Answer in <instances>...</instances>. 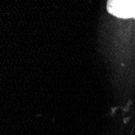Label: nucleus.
I'll return each mask as SVG.
<instances>
[{"instance_id": "obj_1", "label": "nucleus", "mask_w": 135, "mask_h": 135, "mask_svg": "<svg viewBox=\"0 0 135 135\" xmlns=\"http://www.w3.org/2000/svg\"><path fill=\"white\" fill-rule=\"evenodd\" d=\"M107 9L110 14L122 19H135V0H109Z\"/></svg>"}]
</instances>
